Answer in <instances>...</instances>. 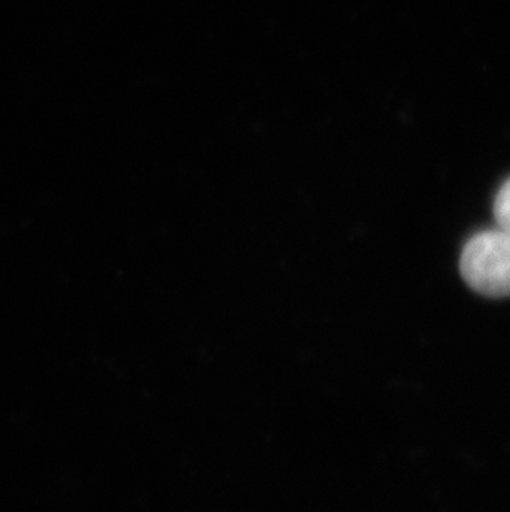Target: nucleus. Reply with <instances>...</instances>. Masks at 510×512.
Listing matches in <instances>:
<instances>
[{"mask_svg": "<svg viewBox=\"0 0 510 512\" xmlns=\"http://www.w3.org/2000/svg\"><path fill=\"white\" fill-rule=\"evenodd\" d=\"M461 274L472 289L486 297L510 295V234L479 232L461 254Z\"/></svg>", "mask_w": 510, "mask_h": 512, "instance_id": "obj_1", "label": "nucleus"}, {"mask_svg": "<svg viewBox=\"0 0 510 512\" xmlns=\"http://www.w3.org/2000/svg\"><path fill=\"white\" fill-rule=\"evenodd\" d=\"M494 214H496L497 224L501 231L510 234V179L502 184V188L497 193L494 201Z\"/></svg>", "mask_w": 510, "mask_h": 512, "instance_id": "obj_2", "label": "nucleus"}]
</instances>
